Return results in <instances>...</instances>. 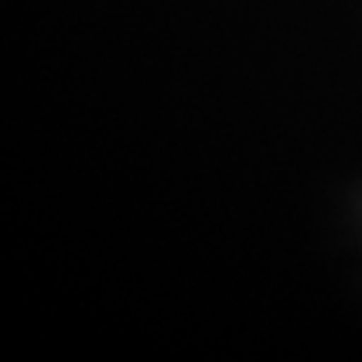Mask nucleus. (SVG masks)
Masks as SVG:
<instances>
[]
</instances>
